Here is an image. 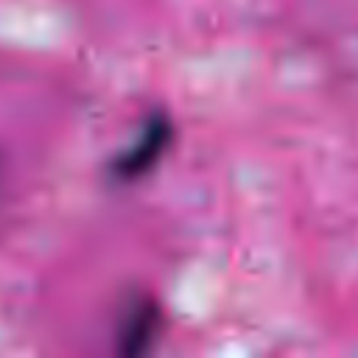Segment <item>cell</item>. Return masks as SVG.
Masks as SVG:
<instances>
[{"label":"cell","mask_w":358,"mask_h":358,"mask_svg":"<svg viewBox=\"0 0 358 358\" xmlns=\"http://www.w3.org/2000/svg\"><path fill=\"white\" fill-rule=\"evenodd\" d=\"M173 140V123L165 112H151L140 129H137V137L123 148L117 151V157L112 159L109 165V176L115 182H137L140 176H145L168 151Z\"/></svg>","instance_id":"1"},{"label":"cell","mask_w":358,"mask_h":358,"mask_svg":"<svg viewBox=\"0 0 358 358\" xmlns=\"http://www.w3.org/2000/svg\"><path fill=\"white\" fill-rule=\"evenodd\" d=\"M159 333H162V308H159V302L145 291L129 294L126 302L117 310V327H115L117 355L140 358V355L151 352Z\"/></svg>","instance_id":"2"}]
</instances>
